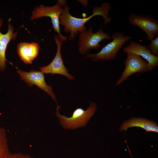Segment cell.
<instances>
[{"label":"cell","instance_id":"obj_19","mask_svg":"<svg viewBox=\"0 0 158 158\" xmlns=\"http://www.w3.org/2000/svg\"><path fill=\"white\" fill-rule=\"evenodd\" d=\"M1 18H0V19Z\"/></svg>","mask_w":158,"mask_h":158},{"label":"cell","instance_id":"obj_18","mask_svg":"<svg viewBox=\"0 0 158 158\" xmlns=\"http://www.w3.org/2000/svg\"><path fill=\"white\" fill-rule=\"evenodd\" d=\"M25 158H35L27 154L25 155Z\"/></svg>","mask_w":158,"mask_h":158},{"label":"cell","instance_id":"obj_9","mask_svg":"<svg viewBox=\"0 0 158 158\" xmlns=\"http://www.w3.org/2000/svg\"><path fill=\"white\" fill-rule=\"evenodd\" d=\"M63 10L62 6L56 4L52 6H46L40 5L36 6L32 12L31 20H34L43 17H49L51 18L53 28L58 35L62 37L64 36L60 31L59 17Z\"/></svg>","mask_w":158,"mask_h":158},{"label":"cell","instance_id":"obj_11","mask_svg":"<svg viewBox=\"0 0 158 158\" xmlns=\"http://www.w3.org/2000/svg\"><path fill=\"white\" fill-rule=\"evenodd\" d=\"M3 20L0 19V71H3L6 69V51L7 46L12 40H15L17 36L18 32H14V28L10 22L8 24V30L7 32L2 34L0 29L2 24Z\"/></svg>","mask_w":158,"mask_h":158},{"label":"cell","instance_id":"obj_7","mask_svg":"<svg viewBox=\"0 0 158 158\" xmlns=\"http://www.w3.org/2000/svg\"><path fill=\"white\" fill-rule=\"evenodd\" d=\"M128 22L141 29L146 34V39L148 40H151L158 35V23L151 15L132 13L129 16Z\"/></svg>","mask_w":158,"mask_h":158},{"label":"cell","instance_id":"obj_17","mask_svg":"<svg viewBox=\"0 0 158 158\" xmlns=\"http://www.w3.org/2000/svg\"><path fill=\"white\" fill-rule=\"evenodd\" d=\"M78 1L85 7H86L87 6L88 2L87 0H79Z\"/></svg>","mask_w":158,"mask_h":158},{"label":"cell","instance_id":"obj_14","mask_svg":"<svg viewBox=\"0 0 158 158\" xmlns=\"http://www.w3.org/2000/svg\"><path fill=\"white\" fill-rule=\"evenodd\" d=\"M10 153L5 130L0 126V158H8Z\"/></svg>","mask_w":158,"mask_h":158},{"label":"cell","instance_id":"obj_8","mask_svg":"<svg viewBox=\"0 0 158 158\" xmlns=\"http://www.w3.org/2000/svg\"><path fill=\"white\" fill-rule=\"evenodd\" d=\"M17 72L22 80L25 82L29 86L35 85L38 87L45 91L50 95L52 99L58 105L55 94L52 91L51 85H48L44 79V73L41 71L31 70L29 72H25L17 68Z\"/></svg>","mask_w":158,"mask_h":158},{"label":"cell","instance_id":"obj_4","mask_svg":"<svg viewBox=\"0 0 158 158\" xmlns=\"http://www.w3.org/2000/svg\"><path fill=\"white\" fill-rule=\"evenodd\" d=\"M90 27L79 33L78 45L79 52L81 54L86 55L93 49L101 47L99 43L104 39H110L111 37L108 33H104L102 27L95 33L92 32Z\"/></svg>","mask_w":158,"mask_h":158},{"label":"cell","instance_id":"obj_10","mask_svg":"<svg viewBox=\"0 0 158 158\" xmlns=\"http://www.w3.org/2000/svg\"><path fill=\"white\" fill-rule=\"evenodd\" d=\"M147 46L130 41L128 45L124 47L123 51L126 53L136 54L143 58L148 63L150 71L158 65V56L152 55Z\"/></svg>","mask_w":158,"mask_h":158},{"label":"cell","instance_id":"obj_15","mask_svg":"<svg viewBox=\"0 0 158 158\" xmlns=\"http://www.w3.org/2000/svg\"><path fill=\"white\" fill-rule=\"evenodd\" d=\"M151 41V43L147 46V48L152 55L158 56V36Z\"/></svg>","mask_w":158,"mask_h":158},{"label":"cell","instance_id":"obj_12","mask_svg":"<svg viewBox=\"0 0 158 158\" xmlns=\"http://www.w3.org/2000/svg\"><path fill=\"white\" fill-rule=\"evenodd\" d=\"M135 127L142 128L147 132L158 133L157 123L148 119L139 117H133L124 121L121 126L119 130L121 131H126L129 128Z\"/></svg>","mask_w":158,"mask_h":158},{"label":"cell","instance_id":"obj_2","mask_svg":"<svg viewBox=\"0 0 158 158\" xmlns=\"http://www.w3.org/2000/svg\"><path fill=\"white\" fill-rule=\"evenodd\" d=\"M60 108V106L57 105L55 112L60 124L64 129L74 130L86 126L96 112L97 106L95 103L90 101L89 106L86 110L81 108H77L73 112L72 116L69 117L59 114V109Z\"/></svg>","mask_w":158,"mask_h":158},{"label":"cell","instance_id":"obj_13","mask_svg":"<svg viewBox=\"0 0 158 158\" xmlns=\"http://www.w3.org/2000/svg\"><path fill=\"white\" fill-rule=\"evenodd\" d=\"M40 49L36 43L21 42L17 45V51L21 59L25 63L31 64L32 61L38 56Z\"/></svg>","mask_w":158,"mask_h":158},{"label":"cell","instance_id":"obj_16","mask_svg":"<svg viewBox=\"0 0 158 158\" xmlns=\"http://www.w3.org/2000/svg\"><path fill=\"white\" fill-rule=\"evenodd\" d=\"M8 158H25V156L20 153H10Z\"/></svg>","mask_w":158,"mask_h":158},{"label":"cell","instance_id":"obj_5","mask_svg":"<svg viewBox=\"0 0 158 158\" xmlns=\"http://www.w3.org/2000/svg\"><path fill=\"white\" fill-rule=\"evenodd\" d=\"M54 39L57 46L56 55L49 65L40 67V71L46 74L61 75L66 77L69 80H75V78L68 73V71L64 66L61 53L62 45L63 42L67 39V37H62L58 35L54 36Z\"/></svg>","mask_w":158,"mask_h":158},{"label":"cell","instance_id":"obj_1","mask_svg":"<svg viewBox=\"0 0 158 158\" xmlns=\"http://www.w3.org/2000/svg\"><path fill=\"white\" fill-rule=\"evenodd\" d=\"M111 8L109 3L104 2L100 7H94L92 10V14L90 16L83 18H78L70 14V7L68 5H66L64 6L63 12L59 16V24L64 26V32L70 33L69 40H73L78 34L87 29L85 25V23L95 16L99 15L102 17L105 25L110 23L111 19L109 15Z\"/></svg>","mask_w":158,"mask_h":158},{"label":"cell","instance_id":"obj_3","mask_svg":"<svg viewBox=\"0 0 158 158\" xmlns=\"http://www.w3.org/2000/svg\"><path fill=\"white\" fill-rule=\"evenodd\" d=\"M124 32H117L113 33L111 36L113 40L103 47L98 53L85 55V57L90 59L93 61L99 60L109 61L114 59L118 51L125 42L131 39L130 36L123 35Z\"/></svg>","mask_w":158,"mask_h":158},{"label":"cell","instance_id":"obj_6","mask_svg":"<svg viewBox=\"0 0 158 158\" xmlns=\"http://www.w3.org/2000/svg\"><path fill=\"white\" fill-rule=\"evenodd\" d=\"M126 54L127 57L124 63L125 68L116 82V86L127 80L134 73H142L149 71L148 63L146 61L136 54L129 53Z\"/></svg>","mask_w":158,"mask_h":158}]
</instances>
